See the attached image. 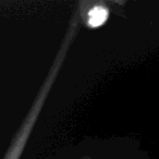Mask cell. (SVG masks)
Returning <instances> with one entry per match:
<instances>
[{
    "label": "cell",
    "instance_id": "1",
    "mask_svg": "<svg viewBox=\"0 0 159 159\" xmlns=\"http://www.w3.org/2000/svg\"><path fill=\"white\" fill-rule=\"evenodd\" d=\"M76 27H77V20L75 19V20L72 21V24H71V27L69 29V32H68V34H66V38H64L63 43H62V46H61V48H60L59 53H58L57 57H56L52 68H51L46 81H45L42 89H40V92L38 93L33 107H32L31 110H30L29 115H27L26 119H25L24 123H23V125L19 129V132L16 133V137L14 139L13 143L11 144V146H10L9 149H8V152H7V155H6L5 159H20L21 154H22L23 149H24L25 145H26V143H27V139H29V137H30V134H31L32 130H33L34 125H35V123H36V120H37L38 116H39V112L43 108V105H44L45 100H46L47 96H48L49 91H50L56 77H57L59 69L61 68L62 63H63L64 57H66L69 47L71 46V43H72L73 37H74Z\"/></svg>",
    "mask_w": 159,
    "mask_h": 159
},
{
    "label": "cell",
    "instance_id": "2",
    "mask_svg": "<svg viewBox=\"0 0 159 159\" xmlns=\"http://www.w3.org/2000/svg\"><path fill=\"white\" fill-rule=\"evenodd\" d=\"M109 16L108 9L105 7H95L89 12V25L91 27H99L107 21Z\"/></svg>",
    "mask_w": 159,
    "mask_h": 159
}]
</instances>
